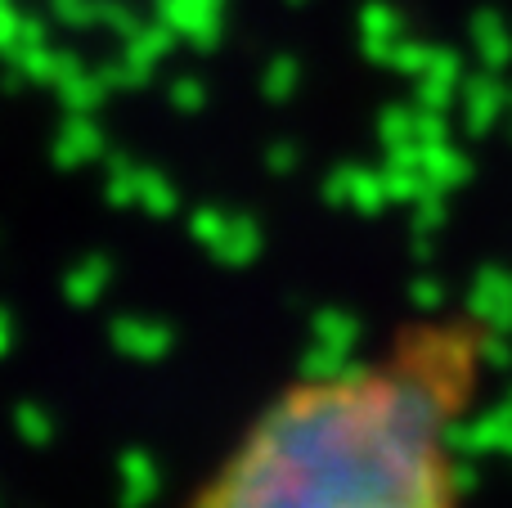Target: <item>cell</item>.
<instances>
[{"mask_svg": "<svg viewBox=\"0 0 512 508\" xmlns=\"http://www.w3.org/2000/svg\"><path fill=\"white\" fill-rule=\"evenodd\" d=\"M454 392L418 351L274 392L185 508H463Z\"/></svg>", "mask_w": 512, "mask_h": 508, "instance_id": "obj_1", "label": "cell"}]
</instances>
